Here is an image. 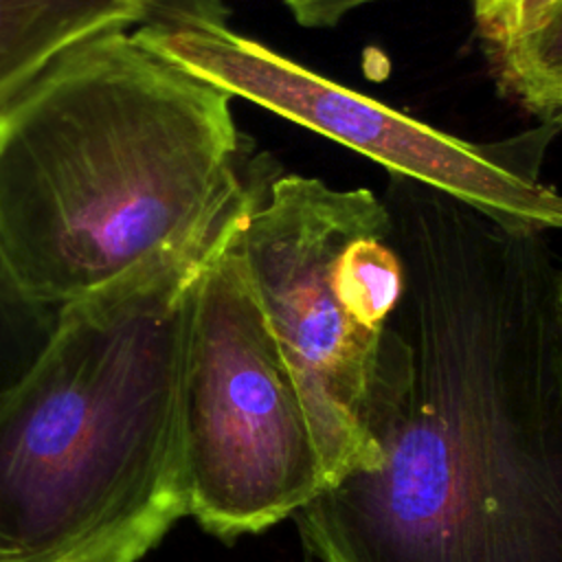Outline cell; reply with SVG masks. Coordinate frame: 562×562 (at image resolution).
I'll return each instance as SVG.
<instances>
[{
    "label": "cell",
    "instance_id": "10",
    "mask_svg": "<svg viewBox=\"0 0 562 562\" xmlns=\"http://www.w3.org/2000/svg\"><path fill=\"white\" fill-rule=\"evenodd\" d=\"M562 0H472L483 46H496L536 29Z\"/></svg>",
    "mask_w": 562,
    "mask_h": 562
},
{
    "label": "cell",
    "instance_id": "4",
    "mask_svg": "<svg viewBox=\"0 0 562 562\" xmlns=\"http://www.w3.org/2000/svg\"><path fill=\"white\" fill-rule=\"evenodd\" d=\"M237 250L299 389L327 485L369 470L364 411L404 288L382 198L279 169L248 209Z\"/></svg>",
    "mask_w": 562,
    "mask_h": 562
},
{
    "label": "cell",
    "instance_id": "3",
    "mask_svg": "<svg viewBox=\"0 0 562 562\" xmlns=\"http://www.w3.org/2000/svg\"><path fill=\"white\" fill-rule=\"evenodd\" d=\"M202 270L59 307L0 400V562H140L189 516L182 375Z\"/></svg>",
    "mask_w": 562,
    "mask_h": 562
},
{
    "label": "cell",
    "instance_id": "6",
    "mask_svg": "<svg viewBox=\"0 0 562 562\" xmlns=\"http://www.w3.org/2000/svg\"><path fill=\"white\" fill-rule=\"evenodd\" d=\"M136 40L189 72L518 231H562V193L540 176L558 130L472 143L351 90L226 22H145Z\"/></svg>",
    "mask_w": 562,
    "mask_h": 562
},
{
    "label": "cell",
    "instance_id": "9",
    "mask_svg": "<svg viewBox=\"0 0 562 562\" xmlns=\"http://www.w3.org/2000/svg\"><path fill=\"white\" fill-rule=\"evenodd\" d=\"M59 310L35 299L0 248V400L48 345Z\"/></svg>",
    "mask_w": 562,
    "mask_h": 562
},
{
    "label": "cell",
    "instance_id": "5",
    "mask_svg": "<svg viewBox=\"0 0 562 562\" xmlns=\"http://www.w3.org/2000/svg\"><path fill=\"white\" fill-rule=\"evenodd\" d=\"M182 443L189 516L224 540L294 516L327 487L299 389L246 277L237 233L191 290Z\"/></svg>",
    "mask_w": 562,
    "mask_h": 562
},
{
    "label": "cell",
    "instance_id": "11",
    "mask_svg": "<svg viewBox=\"0 0 562 562\" xmlns=\"http://www.w3.org/2000/svg\"><path fill=\"white\" fill-rule=\"evenodd\" d=\"M389 0H283L288 13L305 29H334L353 11Z\"/></svg>",
    "mask_w": 562,
    "mask_h": 562
},
{
    "label": "cell",
    "instance_id": "1",
    "mask_svg": "<svg viewBox=\"0 0 562 562\" xmlns=\"http://www.w3.org/2000/svg\"><path fill=\"white\" fill-rule=\"evenodd\" d=\"M402 261L364 411L373 463L299 509L318 562H562V263L389 176Z\"/></svg>",
    "mask_w": 562,
    "mask_h": 562
},
{
    "label": "cell",
    "instance_id": "2",
    "mask_svg": "<svg viewBox=\"0 0 562 562\" xmlns=\"http://www.w3.org/2000/svg\"><path fill=\"white\" fill-rule=\"evenodd\" d=\"M279 171L233 97L136 40L83 42L0 114V248L64 307L204 268Z\"/></svg>",
    "mask_w": 562,
    "mask_h": 562
},
{
    "label": "cell",
    "instance_id": "12",
    "mask_svg": "<svg viewBox=\"0 0 562 562\" xmlns=\"http://www.w3.org/2000/svg\"><path fill=\"white\" fill-rule=\"evenodd\" d=\"M147 13V22H182L206 20L226 22V7L222 0H130Z\"/></svg>",
    "mask_w": 562,
    "mask_h": 562
},
{
    "label": "cell",
    "instance_id": "7",
    "mask_svg": "<svg viewBox=\"0 0 562 562\" xmlns=\"http://www.w3.org/2000/svg\"><path fill=\"white\" fill-rule=\"evenodd\" d=\"M147 20L130 0H0V114L72 48Z\"/></svg>",
    "mask_w": 562,
    "mask_h": 562
},
{
    "label": "cell",
    "instance_id": "8",
    "mask_svg": "<svg viewBox=\"0 0 562 562\" xmlns=\"http://www.w3.org/2000/svg\"><path fill=\"white\" fill-rule=\"evenodd\" d=\"M483 50L498 90L538 125L562 132V2L529 33Z\"/></svg>",
    "mask_w": 562,
    "mask_h": 562
}]
</instances>
